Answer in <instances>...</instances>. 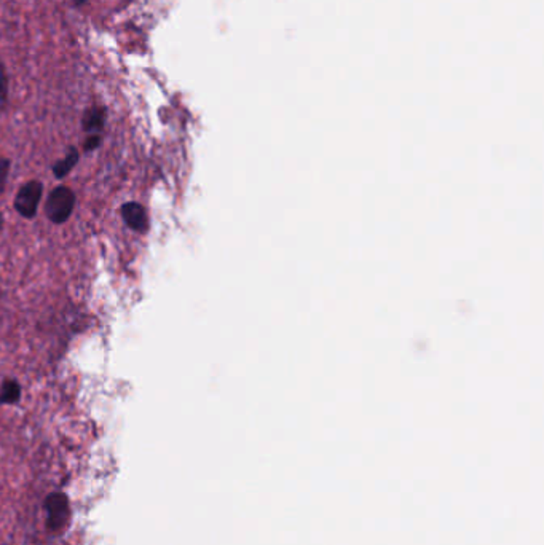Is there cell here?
<instances>
[{
    "mask_svg": "<svg viewBox=\"0 0 544 545\" xmlns=\"http://www.w3.org/2000/svg\"><path fill=\"white\" fill-rule=\"evenodd\" d=\"M75 202H77V196H75L72 188L64 185L56 187L50 192L45 202V214L48 220L55 225L66 224L74 212Z\"/></svg>",
    "mask_w": 544,
    "mask_h": 545,
    "instance_id": "cell-1",
    "label": "cell"
},
{
    "mask_svg": "<svg viewBox=\"0 0 544 545\" xmlns=\"http://www.w3.org/2000/svg\"><path fill=\"white\" fill-rule=\"evenodd\" d=\"M43 196V183L39 180H29L16 193L13 206L16 212L24 219H34L39 212V205Z\"/></svg>",
    "mask_w": 544,
    "mask_h": 545,
    "instance_id": "cell-2",
    "label": "cell"
},
{
    "mask_svg": "<svg viewBox=\"0 0 544 545\" xmlns=\"http://www.w3.org/2000/svg\"><path fill=\"white\" fill-rule=\"evenodd\" d=\"M47 526L52 532H61L67 526L71 509H69V498L64 493H52L45 499Z\"/></svg>",
    "mask_w": 544,
    "mask_h": 545,
    "instance_id": "cell-3",
    "label": "cell"
},
{
    "mask_svg": "<svg viewBox=\"0 0 544 545\" xmlns=\"http://www.w3.org/2000/svg\"><path fill=\"white\" fill-rule=\"evenodd\" d=\"M120 214H122L125 225L128 226L130 230L141 234H144L149 230V214H147V209H145L141 202L137 201L125 202L122 209H120Z\"/></svg>",
    "mask_w": 544,
    "mask_h": 545,
    "instance_id": "cell-4",
    "label": "cell"
},
{
    "mask_svg": "<svg viewBox=\"0 0 544 545\" xmlns=\"http://www.w3.org/2000/svg\"><path fill=\"white\" fill-rule=\"evenodd\" d=\"M106 118L107 112L104 107H90V109H86V112L84 113L81 126H84V130L88 134H99L106 125Z\"/></svg>",
    "mask_w": 544,
    "mask_h": 545,
    "instance_id": "cell-5",
    "label": "cell"
},
{
    "mask_svg": "<svg viewBox=\"0 0 544 545\" xmlns=\"http://www.w3.org/2000/svg\"><path fill=\"white\" fill-rule=\"evenodd\" d=\"M79 160H80L79 150L75 149V147L69 149L67 155H66L64 158H62V160H60L58 163H55V164H53L52 171H53V174H55L56 179H64L66 176L71 174V171H72L75 166H77Z\"/></svg>",
    "mask_w": 544,
    "mask_h": 545,
    "instance_id": "cell-6",
    "label": "cell"
},
{
    "mask_svg": "<svg viewBox=\"0 0 544 545\" xmlns=\"http://www.w3.org/2000/svg\"><path fill=\"white\" fill-rule=\"evenodd\" d=\"M21 398V386L16 379H5L0 386V403L15 405Z\"/></svg>",
    "mask_w": 544,
    "mask_h": 545,
    "instance_id": "cell-7",
    "label": "cell"
},
{
    "mask_svg": "<svg viewBox=\"0 0 544 545\" xmlns=\"http://www.w3.org/2000/svg\"><path fill=\"white\" fill-rule=\"evenodd\" d=\"M8 101V77L4 62L0 61V110L7 105Z\"/></svg>",
    "mask_w": 544,
    "mask_h": 545,
    "instance_id": "cell-8",
    "label": "cell"
},
{
    "mask_svg": "<svg viewBox=\"0 0 544 545\" xmlns=\"http://www.w3.org/2000/svg\"><path fill=\"white\" fill-rule=\"evenodd\" d=\"M8 173H10V161L7 158L0 156V196H2V193L5 192V187H7Z\"/></svg>",
    "mask_w": 544,
    "mask_h": 545,
    "instance_id": "cell-9",
    "label": "cell"
},
{
    "mask_svg": "<svg viewBox=\"0 0 544 545\" xmlns=\"http://www.w3.org/2000/svg\"><path fill=\"white\" fill-rule=\"evenodd\" d=\"M101 145V134H88L84 144V150L85 151H93L96 150Z\"/></svg>",
    "mask_w": 544,
    "mask_h": 545,
    "instance_id": "cell-10",
    "label": "cell"
},
{
    "mask_svg": "<svg viewBox=\"0 0 544 545\" xmlns=\"http://www.w3.org/2000/svg\"><path fill=\"white\" fill-rule=\"evenodd\" d=\"M2 225H4V215L0 212V230H2Z\"/></svg>",
    "mask_w": 544,
    "mask_h": 545,
    "instance_id": "cell-11",
    "label": "cell"
},
{
    "mask_svg": "<svg viewBox=\"0 0 544 545\" xmlns=\"http://www.w3.org/2000/svg\"><path fill=\"white\" fill-rule=\"evenodd\" d=\"M86 2V0H75V4H77V5H81V4H85Z\"/></svg>",
    "mask_w": 544,
    "mask_h": 545,
    "instance_id": "cell-12",
    "label": "cell"
}]
</instances>
